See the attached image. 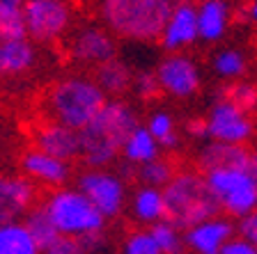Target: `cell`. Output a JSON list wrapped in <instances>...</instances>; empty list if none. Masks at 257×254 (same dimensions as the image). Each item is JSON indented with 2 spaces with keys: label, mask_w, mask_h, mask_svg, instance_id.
I'll list each match as a JSON object with an SVG mask.
<instances>
[{
  "label": "cell",
  "mask_w": 257,
  "mask_h": 254,
  "mask_svg": "<svg viewBox=\"0 0 257 254\" xmlns=\"http://www.w3.org/2000/svg\"><path fill=\"white\" fill-rule=\"evenodd\" d=\"M106 101V94L99 90L94 78L69 76L48 87L46 110L53 122L69 126L74 131H83L99 115Z\"/></svg>",
  "instance_id": "obj_4"
},
{
  "label": "cell",
  "mask_w": 257,
  "mask_h": 254,
  "mask_svg": "<svg viewBox=\"0 0 257 254\" xmlns=\"http://www.w3.org/2000/svg\"><path fill=\"white\" fill-rule=\"evenodd\" d=\"M250 172L257 179V151H250Z\"/></svg>",
  "instance_id": "obj_39"
},
{
  "label": "cell",
  "mask_w": 257,
  "mask_h": 254,
  "mask_svg": "<svg viewBox=\"0 0 257 254\" xmlns=\"http://www.w3.org/2000/svg\"><path fill=\"white\" fill-rule=\"evenodd\" d=\"M37 55L28 39L0 44V76H21L32 69Z\"/></svg>",
  "instance_id": "obj_20"
},
{
  "label": "cell",
  "mask_w": 257,
  "mask_h": 254,
  "mask_svg": "<svg viewBox=\"0 0 257 254\" xmlns=\"http://www.w3.org/2000/svg\"><path fill=\"white\" fill-rule=\"evenodd\" d=\"M172 0H101V21L110 35L134 42L161 37Z\"/></svg>",
  "instance_id": "obj_3"
},
{
  "label": "cell",
  "mask_w": 257,
  "mask_h": 254,
  "mask_svg": "<svg viewBox=\"0 0 257 254\" xmlns=\"http://www.w3.org/2000/svg\"><path fill=\"white\" fill-rule=\"evenodd\" d=\"M78 192L103 217H117L126 201L124 179L106 169H87L78 176Z\"/></svg>",
  "instance_id": "obj_9"
},
{
  "label": "cell",
  "mask_w": 257,
  "mask_h": 254,
  "mask_svg": "<svg viewBox=\"0 0 257 254\" xmlns=\"http://www.w3.org/2000/svg\"><path fill=\"white\" fill-rule=\"evenodd\" d=\"M204 126H207V140L236 144V147L248 144L255 135V122L250 119V115L239 110L227 99H218L209 108V115L204 117Z\"/></svg>",
  "instance_id": "obj_8"
},
{
  "label": "cell",
  "mask_w": 257,
  "mask_h": 254,
  "mask_svg": "<svg viewBox=\"0 0 257 254\" xmlns=\"http://www.w3.org/2000/svg\"><path fill=\"white\" fill-rule=\"evenodd\" d=\"M236 231L243 240H248L250 245L257 247V211L248 213V215L239 217V224H236Z\"/></svg>",
  "instance_id": "obj_34"
},
{
  "label": "cell",
  "mask_w": 257,
  "mask_h": 254,
  "mask_svg": "<svg viewBox=\"0 0 257 254\" xmlns=\"http://www.w3.org/2000/svg\"><path fill=\"white\" fill-rule=\"evenodd\" d=\"M94 83L99 85V90L112 99H119L122 94H126L131 90V83H134V71L124 60L112 58L108 62L99 64L94 74Z\"/></svg>",
  "instance_id": "obj_19"
},
{
  "label": "cell",
  "mask_w": 257,
  "mask_h": 254,
  "mask_svg": "<svg viewBox=\"0 0 257 254\" xmlns=\"http://www.w3.org/2000/svg\"><path fill=\"white\" fill-rule=\"evenodd\" d=\"M131 90H134L136 96L143 99V101H152L161 94L159 83H156V76L152 74V71H138V74H134Z\"/></svg>",
  "instance_id": "obj_32"
},
{
  "label": "cell",
  "mask_w": 257,
  "mask_h": 254,
  "mask_svg": "<svg viewBox=\"0 0 257 254\" xmlns=\"http://www.w3.org/2000/svg\"><path fill=\"white\" fill-rule=\"evenodd\" d=\"M214 71L220 78L227 80H241L248 71V60L246 55L236 51V48H225L214 58Z\"/></svg>",
  "instance_id": "obj_27"
},
{
  "label": "cell",
  "mask_w": 257,
  "mask_h": 254,
  "mask_svg": "<svg viewBox=\"0 0 257 254\" xmlns=\"http://www.w3.org/2000/svg\"><path fill=\"white\" fill-rule=\"evenodd\" d=\"M32 142L35 149L46 156L62 160V163H71V160L80 158V135L78 131L69 126L48 119V122L39 124L32 133Z\"/></svg>",
  "instance_id": "obj_12"
},
{
  "label": "cell",
  "mask_w": 257,
  "mask_h": 254,
  "mask_svg": "<svg viewBox=\"0 0 257 254\" xmlns=\"http://www.w3.org/2000/svg\"><path fill=\"white\" fill-rule=\"evenodd\" d=\"M147 231L152 233V238H154L161 254H182L184 252V236L172 222L159 220V222L152 224Z\"/></svg>",
  "instance_id": "obj_26"
},
{
  "label": "cell",
  "mask_w": 257,
  "mask_h": 254,
  "mask_svg": "<svg viewBox=\"0 0 257 254\" xmlns=\"http://www.w3.org/2000/svg\"><path fill=\"white\" fill-rule=\"evenodd\" d=\"M138 128L134 108L122 99H108L99 115L87 124L80 135V158L90 169H103L117 160L126 138Z\"/></svg>",
  "instance_id": "obj_1"
},
{
  "label": "cell",
  "mask_w": 257,
  "mask_h": 254,
  "mask_svg": "<svg viewBox=\"0 0 257 254\" xmlns=\"http://www.w3.org/2000/svg\"><path fill=\"white\" fill-rule=\"evenodd\" d=\"M26 37L37 44H55L69 32L74 10L69 0H23Z\"/></svg>",
  "instance_id": "obj_7"
},
{
  "label": "cell",
  "mask_w": 257,
  "mask_h": 254,
  "mask_svg": "<svg viewBox=\"0 0 257 254\" xmlns=\"http://www.w3.org/2000/svg\"><path fill=\"white\" fill-rule=\"evenodd\" d=\"M124 254H161L147 229L131 231L124 240Z\"/></svg>",
  "instance_id": "obj_31"
},
{
  "label": "cell",
  "mask_w": 257,
  "mask_h": 254,
  "mask_svg": "<svg viewBox=\"0 0 257 254\" xmlns=\"http://www.w3.org/2000/svg\"><path fill=\"white\" fill-rule=\"evenodd\" d=\"M161 195L166 206V220L179 231L182 229L186 231L209 217L218 215L220 211L204 176L193 169L175 172L172 179L161 188Z\"/></svg>",
  "instance_id": "obj_2"
},
{
  "label": "cell",
  "mask_w": 257,
  "mask_h": 254,
  "mask_svg": "<svg viewBox=\"0 0 257 254\" xmlns=\"http://www.w3.org/2000/svg\"><path fill=\"white\" fill-rule=\"evenodd\" d=\"M232 236H234V224L227 217L214 215L195 227L186 229L184 245H188L195 254H218Z\"/></svg>",
  "instance_id": "obj_14"
},
{
  "label": "cell",
  "mask_w": 257,
  "mask_h": 254,
  "mask_svg": "<svg viewBox=\"0 0 257 254\" xmlns=\"http://www.w3.org/2000/svg\"><path fill=\"white\" fill-rule=\"evenodd\" d=\"M23 227L30 231V236L35 238V243L39 245V249H44L46 245H51L60 236L58 229H55V224H53V220L48 217L44 204L42 206L30 208V211L26 213V224H23Z\"/></svg>",
  "instance_id": "obj_25"
},
{
  "label": "cell",
  "mask_w": 257,
  "mask_h": 254,
  "mask_svg": "<svg viewBox=\"0 0 257 254\" xmlns=\"http://www.w3.org/2000/svg\"><path fill=\"white\" fill-rule=\"evenodd\" d=\"M179 3H191V0H179Z\"/></svg>",
  "instance_id": "obj_40"
},
{
  "label": "cell",
  "mask_w": 257,
  "mask_h": 254,
  "mask_svg": "<svg viewBox=\"0 0 257 254\" xmlns=\"http://www.w3.org/2000/svg\"><path fill=\"white\" fill-rule=\"evenodd\" d=\"M159 90L175 99H188L200 90V69L195 60L182 53H170L154 71Z\"/></svg>",
  "instance_id": "obj_11"
},
{
  "label": "cell",
  "mask_w": 257,
  "mask_h": 254,
  "mask_svg": "<svg viewBox=\"0 0 257 254\" xmlns=\"http://www.w3.org/2000/svg\"><path fill=\"white\" fill-rule=\"evenodd\" d=\"M131 213L138 222L143 224H156L159 220H166V206H163V195L159 188H138L131 201Z\"/></svg>",
  "instance_id": "obj_21"
},
{
  "label": "cell",
  "mask_w": 257,
  "mask_h": 254,
  "mask_svg": "<svg viewBox=\"0 0 257 254\" xmlns=\"http://www.w3.org/2000/svg\"><path fill=\"white\" fill-rule=\"evenodd\" d=\"M161 46L168 53H177L198 42V19H195V5L193 3H177L172 5L170 16L159 37Z\"/></svg>",
  "instance_id": "obj_13"
},
{
  "label": "cell",
  "mask_w": 257,
  "mask_h": 254,
  "mask_svg": "<svg viewBox=\"0 0 257 254\" xmlns=\"http://www.w3.org/2000/svg\"><path fill=\"white\" fill-rule=\"evenodd\" d=\"M159 151L161 149H159V144H156V140L147 133L145 126L134 128V133L128 135L126 142H124V147H122L124 163L134 165V167H140V165L159 158Z\"/></svg>",
  "instance_id": "obj_22"
},
{
  "label": "cell",
  "mask_w": 257,
  "mask_h": 254,
  "mask_svg": "<svg viewBox=\"0 0 257 254\" xmlns=\"http://www.w3.org/2000/svg\"><path fill=\"white\" fill-rule=\"evenodd\" d=\"M48 217L53 220L60 236L85 238L90 233H101L106 217L92 206L78 190H55L44 201Z\"/></svg>",
  "instance_id": "obj_5"
},
{
  "label": "cell",
  "mask_w": 257,
  "mask_h": 254,
  "mask_svg": "<svg viewBox=\"0 0 257 254\" xmlns=\"http://www.w3.org/2000/svg\"><path fill=\"white\" fill-rule=\"evenodd\" d=\"M0 254H42L23 224H0Z\"/></svg>",
  "instance_id": "obj_23"
},
{
  "label": "cell",
  "mask_w": 257,
  "mask_h": 254,
  "mask_svg": "<svg viewBox=\"0 0 257 254\" xmlns=\"http://www.w3.org/2000/svg\"><path fill=\"white\" fill-rule=\"evenodd\" d=\"M67 53L74 62L83 67H99L108 60L117 58V42L110 32L99 23H85L71 32Z\"/></svg>",
  "instance_id": "obj_10"
},
{
  "label": "cell",
  "mask_w": 257,
  "mask_h": 254,
  "mask_svg": "<svg viewBox=\"0 0 257 254\" xmlns=\"http://www.w3.org/2000/svg\"><path fill=\"white\" fill-rule=\"evenodd\" d=\"M21 169L26 172L30 183L35 181L39 185H51V188L64 185L71 174L69 163H62V160L42 154L37 149H30L21 156Z\"/></svg>",
  "instance_id": "obj_16"
},
{
  "label": "cell",
  "mask_w": 257,
  "mask_h": 254,
  "mask_svg": "<svg viewBox=\"0 0 257 254\" xmlns=\"http://www.w3.org/2000/svg\"><path fill=\"white\" fill-rule=\"evenodd\" d=\"M195 19H198V39L211 44L225 37L232 21V12L227 0H200V5H195Z\"/></svg>",
  "instance_id": "obj_17"
},
{
  "label": "cell",
  "mask_w": 257,
  "mask_h": 254,
  "mask_svg": "<svg viewBox=\"0 0 257 254\" xmlns=\"http://www.w3.org/2000/svg\"><path fill=\"white\" fill-rule=\"evenodd\" d=\"M147 133L156 140L159 149H177L179 147V135H177L175 117L166 110H156L147 119Z\"/></svg>",
  "instance_id": "obj_24"
},
{
  "label": "cell",
  "mask_w": 257,
  "mask_h": 254,
  "mask_svg": "<svg viewBox=\"0 0 257 254\" xmlns=\"http://www.w3.org/2000/svg\"><path fill=\"white\" fill-rule=\"evenodd\" d=\"M23 0H0V14H7V12H21Z\"/></svg>",
  "instance_id": "obj_37"
},
{
  "label": "cell",
  "mask_w": 257,
  "mask_h": 254,
  "mask_svg": "<svg viewBox=\"0 0 257 254\" xmlns=\"http://www.w3.org/2000/svg\"><path fill=\"white\" fill-rule=\"evenodd\" d=\"M186 131H188V135L191 138H195V140H207V126H204V119H191V122L186 124Z\"/></svg>",
  "instance_id": "obj_36"
},
{
  "label": "cell",
  "mask_w": 257,
  "mask_h": 254,
  "mask_svg": "<svg viewBox=\"0 0 257 254\" xmlns=\"http://www.w3.org/2000/svg\"><path fill=\"white\" fill-rule=\"evenodd\" d=\"M19 39H28L21 12H7V14H0V44L19 42Z\"/></svg>",
  "instance_id": "obj_30"
},
{
  "label": "cell",
  "mask_w": 257,
  "mask_h": 254,
  "mask_svg": "<svg viewBox=\"0 0 257 254\" xmlns=\"http://www.w3.org/2000/svg\"><path fill=\"white\" fill-rule=\"evenodd\" d=\"M225 167H250V151L246 147H236V144L211 142V140L204 142L198 154L200 174Z\"/></svg>",
  "instance_id": "obj_18"
},
{
  "label": "cell",
  "mask_w": 257,
  "mask_h": 254,
  "mask_svg": "<svg viewBox=\"0 0 257 254\" xmlns=\"http://www.w3.org/2000/svg\"><path fill=\"white\" fill-rule=\"evenodd\" d=\"M44 254H87L83 243L78 238H71V236H58L51 245L42 249Z\"/></svg>",
  "instance_id": "obj_33"
},
{
  "label": "cell",
  "mask_w": 257,
  "mask_h": 254,
  "mask_svg": "<svg viewBox=\"0 0 257 254\" xmlns=\"http://www.w3.org/2000/svg\"><path fill=\"white\" fill-rule=\"evenodd\" d=\"M35 201V185L23 176L0 174V224L14 222Z\"/></svg>",
  "instance_id": "obj_15"
},
{
  "label": "cell",
  "mask_w": 257,
  "mask_h": 254,
  "mask_svg": "<svg viewBox=\"0 0 257 254\" xmlns=\"http://www.w3.org/2000/svg\"><path fill=\"white\" fill-rule=\"evenodd\" d=\"M248 16H250L252 23H257V0H250V5H248Z\"/></svg>",
  "instance_id": "obj_38"
},
{
  "label": "cell",
  "mask_w": 257,
  "mask_h": 254,
  "mask_svg": "<svg viewBox=\"0 0 257 254\" xmlns=\"http://www.w3.org/2000/svg\"><path fill=\"white\" fill-rule=\"evenodd\" d=\"M218 208L234 217L257 211V179L250 167H225L202 174Z\"/></svg>",
  "instance_id": "obj_6"
},
{
  "label": "cell",
  "mask_w": 257,
  "mask_h": 254,
  "mask_svg": "<svg viewBox=\"0 0 257 254\" xmlns=\"http://www.w3.org/2000/svg\"><path fill=\"white\" fill-rule=\"evenodd\" d=\"M218 254H257V247L243 238H230Z\"/></svg>",
  "instance_id": "obj_35"
},
{
  "label": "cell",
  "mask_w": 257,
  "mask_h": 254,
  "mask_svg": "<svg viewBox=\"0 0 257 254\" xmlns=\"http://www.w3.org/2000/svg\"><path fill=\"white\" fill-rule=\"evenodd\" d=\"M172 174H175L172 163L166 158H161V156L150 160V163L140 165V167L136 169V179L143 181V185H147V188H159V190L172 179Z\"/></svg>",
  "instance_id": "obj_28"
},
{
  "label": "cell",
  "mask_w": 257,
  "mask_h": 254,
  "mask_svg": "<svg viewBox=\"0 0 257 254\" xmlns=\"http://www.w3.org/2000/svg\"><path fill=\"white\" fill-rule=\"evenodd\" d=\"M223 99H227L239 110L250 115V112L257 110V85L248 83V80H234V83H230L225 87Z\"/></svg>",
  "instance_id": "obj_29"
}]
</instances>
